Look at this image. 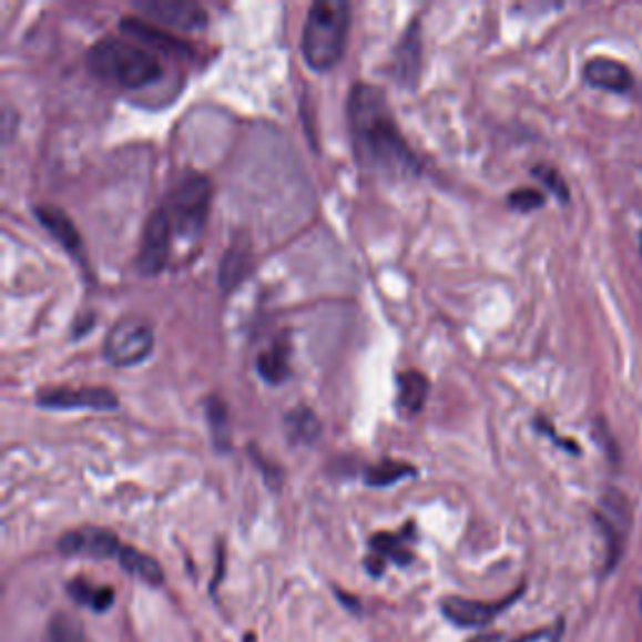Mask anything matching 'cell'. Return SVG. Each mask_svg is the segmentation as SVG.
Listing matches in <instances>:
<instances>
[{
    "label": "cell",
    "instance_id": "obj_1",
    "mask_svg": "<svg viewBox=\"0 0 642 642\" xmlns=\"http://www.w3.org/2000/svg\"><path fill=\"white\" fill-rule=\"evenodd\" d=\"M347 119L354 156L374 176L411 179L419 174V159L401 136L395 111L379 85L354 83L347 101Z\"/></svg>",
    "mask_w": 642,
    "mask_h": 642
},
{
    "label": "cell",
    "instance_id": "obj_2",
    "mask_svg": "<svg viewBox=\"0 0 642 642\" xmlns=\"http://www.w3.org/2000/svg\"><path fill=\"white\" fill-rule=\"evenodd\" d=\"M85 65L99 81L126 91L151 85L164 73L156 53H151L141 43L116 35H105L101 41H95L85 53Z\"/></svg>",
    "mask_w": 642,
    "mask_h": 642
},
{
    "label": "cell",
    "instance_id": "obj_3",
    "mask_svg": "<svg viewBox=\"0 0 642 642\" xmlns=\"http://www.w3.org/2000/svg\"><path fill=\"white\" fill-rule=\"evenodd\" d=\"M351 6L347 0H316L302 31V53L314 71H329L347 51Z\"/></svg>",
    "mask_w": 642,
    "mask_h": 642
},
{
    "label": "cell",
    "instance_id": "obj_4",
    "mask_svg": "<svg viewBox=\"0 0 642 642\" xmlns=\"http://www.w3.org/2000/svg\"><path fill=\"white\" fill-rule=\"evenodd\" d=\"M211 204V181L198 171H184L174 184H171L164 211L169 214L174 238L184 244H196L204 234L206 216Z\"/></svg>",
    "mask_w": 642,
    "mask_h": 642
},
{
    "label": "cell",
    "instance_id": "obj_5",
    "mask_svg": "<svg viewBox=\"0 0 642 642\" xmlns=\"http://www.w3.org/2000/svg\"><path fill=\"white\" fill-rule=\"evenodd\" d=\"M153 351V327L139 316H126L119 319L105 334L103 357L113 367H133L141 364Z\"/></svg>",
    "mask_w": 642,
    "mask_h": 642
},
{
    "label": "cell",
    "instance_id": "obj_6",
    "mask_svg": "<svg viewBox=\"0 0 642 642\" xmlns=\"http://www.w3.org/2000/svg\"><path fill=\"white\" fill-rule=\"evenodd\" d=\"M171 246H174V228H171L164 206H159L156 211H151L146 224H143L141 246L136 254V269L143 276H156L164 272Z\"/></svg>",
    "mask_w": 642,
    "mask_h": 642
},
{
    "label": "cell",
    "instance_id": "obj_7",
    "mask_svg": "<svg viewBox=\"0 0 642 642\" xmlns=\"http://www.w3.org/2000/svg\"><path fill=\"white\" fill-rule=\"evenodd\" d=\"M43 409H116L119 397L105 387H45L35 395Z\"/></svg>",
    "mask_w": 642,
    "mask_h": 642
},
{
    "label": "cell",
    "instance_id": "obj_8",
    "mask_svg": "<svg viewBox=\"0 0 642 642\" xmlns=\"http://www.w3.org/2000/svg\"><path fill=\"white\" fill-rule=\"evenodd\" d=\"M136 11L159 26L181 28V31H201L206 26V8L194 0H136Z\"/></svg>",
    "mask_w": 642,
    "mask_h": 642
},
{
    "label": "cell",
    "instance_id": "obj_9",
    "mask_svg": "<svg viewBox=\"0 0 642 642\" xmlns=\"http://www.w3.org/2000/svg\"><path fill=\"white\" fill-rule=\"evenodd\" d=\"M123 544L119 542L116 534L111 530H103V527H75V530L65 532L59 540V550L63 554H71V558H93V560H105V558H119Z\"/></svg>",
    "mask_w": 642,
    "mask_h": 642
},
{
    "label": "cell",
    "instance_id": "obj_10",
    "mask_svg": "<svg viewBox=\"0 0 642 642\" xmlns=\"http://www.w3.org/2000/svg\"><path fill=\"white\" fill-rule=\"evenodd\" d=\"M391 73L399 85L415 89V83L421 73V35H419V18H415L401 33L395 48V59H391Z\"/></svg>",
    "mask_w": 642,
    "mask_h": 642
},
{
    "label": "cell",
    "instance_id": "obj_11",
    "mask_svg": "<svg viewBox=\"0 0 642 642\" xmlns=\"http://www.w3.org/2000/svg\"><path fill=\"white\" fill-rule=\"evenodd\" d=\"M33 214L38 218V224H41L45 232L65 248V252H69L73 258H79V264H85L83 238L65 211H61L59 206H51V204H41V206L33 208Z\"/></svg>",
    "mask_w": 642,
    "mask_h": 642
},
{
    "label": "cell",
    "instance_id": "obj_12",
    "mask_svg": "<svg viewBox=\"0 0 642 642\" xmlns=\"http://www.w3.org/2000/svg\"><path fill=\"white\" fill-rule=\"evenodd\" d=\"M520 595V592H514L507 600L500 602H477V600H465V598H447L442 602V612L445 615L457 622V625H465V628H482L487 622L495 620L500 612L510 605V602Z\"/></svg>",
    "mask_w": 642,
    "mask_h": 642
},
{
    "label": "cell",
    "instance_id": "obj_13",
    "mask_svg": "<svg viewBox=\"0 0 642 642\" xmlns=\"http://www.w3.org/2000/svg\"><path fill=\"white\" fill-rule=\"evenodd\" d=\"M119 28L126 35L136 38L143 48L151 45V48H159L161 53H174V55H188L191 53V48L186 43H181L179 38H174L166 31H161L159 26H153L149 21H141V18H131V16L121 18Z\"/></svg>",
    "mask_w": 642,
    "mask_h": 642
},
{
    "label": "cell",
    "instance_id": "obj_14",
    "mask_svg": "<svg viewBox=\"0 0 642 642\" xmlns=\"http://www.w3.org/2000/svg\"><path fill=\"white\" fill-rule=\"evenodd\" d=\"M584 81L602 91L625 93L632 85V73L625 63L615 59H592L584 65Z\"/></svg>",
    "mask_w": 642,
    "mask_h": 642
},
{
    "label": "cell",
    "instance_id": "obj_15",
    "mask_svg": "<svg viewBox=\"0 0 642 642\" xmlns=\"http://www.w3.org/2000/svg\"><path fill=\"white\" fill-rule=\"evenodd\" d=\"M252 266H254L252 246L238 238V242L226 248L222 264H218V286H222L224 292L236 289V286L246 279L248 272H252Z\"/></svg>",
    "mask_w": 642,
    "mask_h": 642
},
{
    "label": "cell",
    "instance_id": "obj_16",
    "mask_svg": "<svg viewBox=\"0 0 642 642\" xmlns=\"http://www.w3.org/2000/svg\"><path fill=\"white\" fill-rule=\"evenodd\" d=\"M289 354H292V344L289 339H286V334H282V337H276L269 347L258 351V357H256L258 374H262L269 385H282V381L289 379V374H292Z\"/></svg>",
    "mask_w": 642,
    "mask_h": 642
},
{
    "label": "cell",
    "instance_id": "obj_17",
    "mask_svg": "<svg viewBox=\"0 0 642 642\" xmlns=\"http://www.w3.org/2000/svg\"><path fill=\"white\" fill-rule=\"evenodd\" d=\"M411 532V524L409 530ZM407 532L405 534H387L381 532L377 538H371V558H369V570L374 574H379L385 570V562L391 560L397 564H409L411 562V550H409V542H407Z\"/></svg>",
    "mask_w": 642,
    "mask_h": 642
},
{
    "label": "cell",
    "instance_id": "obj_18",
    "mask_svg": "<svg viewBox=\"0 0 642 642\" xmlns=\"http://www.w3.org/2000/svg\"><path fill=\"white\" fill-rule=\"evenodd\" d=\"M397 391H399L397 395L399 409L411 417L425 407L427 395H429V379L417 369H407L397 377Z\"/></svg>",
    "mask_w": 642,
    "mask_h": 642
},
{
    "label": "cell",
    "instance_id": "obj_19",
    "mask_svg": "<svg viewBox=\"0 0 642 642\" xmlns=\"http://www.w3.org/2000/svg\"><path fill=\"white\" fill-rule=\"evenodd\" d=\"M284 429L294 445H314L322 435V421L309 407H294L284 417Z\"/></svg>",
    "mask_w": 642,
    "mask_h": 642
},
{
    "label": "cell",
    "instance_id": "obj_20",
    "mask_svg": "<svg viewBox=\"0 0 642 642\" xmlns=\"http://www.w3.org/2000/svg\"><path fill=\"white\" fill-rule=\"evenodd\" d=\"M119 562L123 564V570L131 572L133 578H139L143 582H149V584L164 582V570H161V564L153 558H149V554L126 548V544H123L119 552Z\"/></svg>",
    "mask_w": 642,
    "mask_h": 642
},
{
    "label": "cell",
    "instance_id": "obj_21",
    "mask_svg": "<svg viewBox=\"0 0 642 642\" xmlns=\"http://www.w3.org/2000/svg\"><path fill=\"white\" fill-rule=\"evenodd\" d=\"M415 475L417 469L407 462H399V459H381V462H374L364 469V479H367V485L371 487H389L399 482V479Z\"/></svg>",
    "mask_w": 642,
    "mask_h": 642
},
{
    "label": "cell",
    "instance_id": "obj_22",
    "mask_svg": "<svg viewBox=\"0 0 642 642\" xmlns=\"http://www.w3.org/2000/svg\"><path fill=\"white\" fill-rule=\"evenodd\" d=\"M69 592L75 602H81V605H89L95 612L111 608V602H113L111 588H95V584H91L89 580H83V578L73 580L69 584Z\"/></svg>",
    "mask_w": 642,
    "mask_h": 642
},
{
    "label": "cell",
    "instance_id": "obj_23",
    "mask_svg": "<svg viewBox=\"0 0 642 642\" xmlns=\"http://www.w3.org/2000/svg\"><path fill=\"white\" fill-rule=\"evenodd\" d=\"M206 419H208L211 435H214V439H216V447L228 449L232 435H228V411H226L224 399H218V397L206 399Z\"/></svg>",
    "mask_w": 642,
    "mask_h": 642
},
{
    "label": "cell",
    "instance_id": "obj_24",
    "mask_svg": "<svg viewBox=\"0 0 642 642\" xmlns=\"http://www.w3.org/2000/svg\"><path fill=\"white\" fill-rule=\"evenodd\" d=\"M43 642H89L83 635V628L69 615H55L45 630Z\"/></svg>",
    "mask_w": 642,
    "mask_h": 642
},
{
    "label": "cell",
    "instance_id": "obj_25",
    "mask_svg": "<svg viewBox=\"0 0 642 642\" xmlns=\"http://www.w3.org/2000/svg\"><path fill=\"white\" fill-rule=\"evenodd\" d=\"M532 176L540 179L542 184L548 186V188L552 191V194L562 201V204L570 198V188H568V184H564V179L560 176L558 169H552V166H548V164H540V166L532 169Z\"/></svg>",
    "mask_w": 642,
    "mask_h": 642
},
{
    "label": "cell",
    "instance_id": "obj_26",
    "mask_svg": "<svg viewBox=\"0 0 642 642\" xmlns=\"http://www.w3.org/2000/svg\"><path fill=\"white\" fill-rule=\"evenodd\" d=\"M507 204H510V208L514 211H532L544 204V194L538 188H517L510 196H507Z\"/></svg>",
    "mask_w": 642,
    "mask_h": 642
},
{
    "label": "cell",
    "instance_id": "obj_27",
    "mask_svg": "<svg viewBox=\"0 0 642 642\" xmlns=\"http://www.w3.org/2000/svg\"><path fill=\"white\" fill-rule=\"evenodd\" d=\"M560 632H562V625L558 622V625L534 630V632H530V635H522V638H517L512 642H558Z\"/></svg>",
    "mask_w": 642,
    "mask_h": 642
},
{
    "label": "cell",
    "instance_id": "obj_28",
    "mask_svg": "<svg viewBox=\"0 0 642 642\" xmlns=\"http://www.w3.org/2000/svg\"><path fill=\"white\" fill-rule=\"evenodd\" d=\"M472 642H500V638H492V635H487V638H477Z\"/></svg>",
    "mask_w": 642,
    "mask_h": 642
},
{
    "label": "cell",
    "instance_id": "obj_29",
    "mask_svg": "<svg viewBox=\"0 0 642 642\" xmlns=\"http://www.w3.org/2000/svg\"><path fill=\"white\" fill-rule=\"evenodd\" d=\"M640 252H642V234H640Z\"/></svg>",
    "mask_w": 642,
    "mask_h": 642
}]
</instances>
